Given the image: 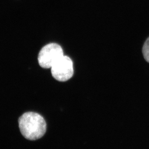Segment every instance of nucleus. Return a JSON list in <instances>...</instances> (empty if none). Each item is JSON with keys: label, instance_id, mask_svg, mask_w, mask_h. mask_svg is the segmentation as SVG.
Wrapping results in <instances>:
<instances>
[{"label": "nucleus", "instance_id": "4", "mask_svg": "<svg viewBox=\"0 0 149 149\" xmlns=\"http://www.w3.org/2000/svg\"><path fill=\"white\" fill-rule=\"evenodd\" d=\"M142 53L145 60L149 63V37L144 44L142 48Z\"/></svg>", "mask_w": 149, "mask_h": 149}, {"label": "nucleus", "instance_id": "3", "mask_svg": "<svg viewBox=\"0 0 149 149\" xmlns=\"http://www.w3.org/2000/svg\"><path fill=\"white\" fill-rule=\"evenodd\" d=\"M51 68L52 76L59 82H66L73 76V62L66 56L64 55Z\"/></svg>", "mask_w": 149, "mask_h": 149}, {"label": "nucleus", "instance_id": "1", "mask_svg": "<svg viewBox=\"0 0 149 149\" xmlns=\"http://www.w3.org/2000/svg\"><path fill=\"white\" fill-rule=\"evenodd\" d=\"M18 124L21 134L29 140L39 139L45 134L47 130L45 119L37 113H25L18 119Z\"/></svg>", "mask_w": 149, "mask_h": 149}, {"label": "nucleus", "instance_id": "2", "mask_svg": "<svg viewBox=\"0 0 149 149\" xmlns=\"http://www.w3.org/2000/svg\"><path fill=\"white\" fill-rule=\"evenodd\" d=\"M63 51L61 46L50 43L44 46L38 55V63L44 68H49L63 56Z\"/></svg>", "mask_w": 149, "mask_h": 149}]
</instances>
